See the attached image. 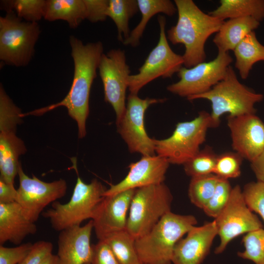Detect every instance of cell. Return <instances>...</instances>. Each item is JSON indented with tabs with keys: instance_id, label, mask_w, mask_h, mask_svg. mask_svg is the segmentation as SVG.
Returning <instances> with one entry per match:
<instances>
[{
	"instance_id": "1",
	"label": "cell",
	"mask_w": 264,
	"mask_h": 264,
	"mask_svg": "<svg viewBox=\"0 0 264 264\" xmlns=\"http://www.w3.org/2000/svg\"><path fill=\"white\" fill-rule=\"evenodd\" d=\"M69 42L74 70L72 83L67 94L57 103L23 113L22 116L40 115L59 107H65L68 115L77 122L78 136L82 138L86 134V122L89 113V94L104 53L103 45L100 41L84 44L73 35L70 36Z\"/></svg>"
},
{
	"instance_id": "2",
	"label": "cell",
	"mask_w": 264,
	"mask_h": 264,
	"mask_svg": "<svg viewBox=\"0 0 264 264\" xmlns=\"http://www.w3.org/2000/svg\"><path fill=\"white\" fill-rule=\"evenodd\" d=\"M174 2L177 21L166 36L173 44L184 45L183 65L190 68L205 61V43L218 32L224 21L203 12L192 0H175Z\"/></svg>"
},
{
	"instance_id": "3",
	"label": "cell",
	"mask_w": 264,
	"mask_h": 264,
	"mask_svg": "<svg viewBox=\"0 0 264 264\" xmlns=\"http://www.w3.org/2000/svg\"><path fill=\"white\" fill-rule=\"evenodd\" d=\"M197 224L193 215L167 213L148 233L135 240L142 264H171L176 244Z\"/></svg>"
},
{
	"instance_id": "4",
	"label": "cell",
	"mask_w": 264,
	"mask_h": 264,
	"mask_svg": "<svg viewBox=\"0 0 264 264\" xmlns=\"http://www.w3.org/2000/svg\"><path fill=\"white\" fill-rule=\"evenodd\" d=\"M264 96L256 93L242 84L230 66L224 78L208 91L188 99H206L211 103L210 113L212 128L220 124V118L225 113L229 117L255 114V104L262 101Z\"/></svg>"
},
{
	"instance_id": "5",
	"label": "cell",
	"mask_w": 264,
	"mask_h": 264,
	"mask_svg": "<svg viewBox=\"0 0 264 264\" xmlns=\"http://www.w3.org/2000/svg\"><path fill=\"white\" fill-rule=\"evenodd\" d=\"M107 190L97 179L87 184L78 175L69 201L64 204L53 202L51 208L44 211L42 216L49 219L52 227L57 231L80 225L83 221L92 219Z\"/></svg>"
},
{
	"instance_id": "6",
	"label": "cell",
	"mask_w": 264,
	"mask_h": 264,
	"mask_svg": "<svg viewBox=\"0 0 264 264\" xmlns=\"http://www.w3.org/2000/svg\"><path fill=\"white\" fill-rule=\"evenodd\" d=\"M172 200V194L164 183L136 189L126 230L135 240L145 235L171 212Z\"/></svg>"
},
{
	"instance_id": "7",
	"label": "cell",
	"mask_w": 264,
	"mask_h": 264,
	"mask_svg": "<svg viewBox=\"0 0 264 264\" xmlns=\"http://www.w3.org/2000/svg\"><path fill=\"white\" fill-rule=\"evenodd\" d=\"M212 128L210 113L202 110L194 119L178 123L172 134L163 139H154L155 154L170 164H184L200 150L207 131Z\"/></svg>"
},
{
	"instance_id": "8",
	"label": "cell",
	"mask_w": 264,
	"mask_h": 264,
	"mask_svg": "<svg viewBox=\"0 0 264 264\" xmlns=\"http://www.w3.org/2000/svg\"><path fill=\"white\" fill-rule=\"evenodd\" d=\"M41 33L38 22H23L13 11L0 17V60L17 67L27 66Z\"/></svg>"
},
{
	"instance_id": "9",
	"label": "cell",
	"mask_w": 264,
	"mask_h": 264,
	"mask_svg": "<svg viewBox=\"0 0 264 264\" xmlns=\"http://www.w3.org/2000/svg\"><path fill=\"white\" fill-rule=\"evenodd\" d=\"M21 110L0 87V178L14 186L18 175L19 156L26 151L25 146L16 134L22 116Z\"/></svg>"
},
{
	"instance_id": "10",
	"label": "cell",
	"mask_w": 264,
	"mask_h": 264,
	"mask_svg": "<svg viewBox=\"0 0 264 264\" xmlns=\"http://www.w3.org/2000/svg\"><path fill=\"white\" fill-rule=\"evenodd\" d=\"M158 22L160 33L157 44L150 52L138 73L129 77L128 88L131 94H137L143 87L157 78L172 77L184 64L182 55L176 53L169 45L165 33V17L159 15Z\"/></svg>"
},
{
	"instance_id": "11",
	"label": "cell",
	"mask_w": 264,
	"mask_h": 264,
	"mask_svg": "<svg viewBox=\"0 0 264 264\" xmlns=\"http://www.w3.org/2000/svg\"><path fill=\"white\" fill-rule=\"evenodd\" d=\"M233 62L228 52L218 53L213 60L202 62L187 68L182 67L177 73L179 80L167 86L170 92L189 98L205 93L224 77Z\"/></svg>"
},
{
	"instance_id": "12",
	"label": "cell",
	"mask_w": 264,
	"mask_h": 264,
	"mask_svg": "<svg viewBox=\"0 0 264 264\" xmlns=\"http://www.w3.org/2000/svg\"><path fill=\"white\" fill-rule=\"evenodd\" d=\"M214 220L220 238V243L215 251L217 254L222 253L237 237L262 227L259 219L246 204L239 185L232 188L227 204Z\"/></svg>"
},
{
	"instance_id": "13",
	"label": "cell",
	"mask_w": 264,
	"mask_h": 264,
	"mask_svg": "<svg viewBox=\"0 0 264 264\" xmlns=\"http://www.w3.org/2000/svg\"><path fill=\"white\" fill-rule=\"evenodd\" d=\"M125 113L116 124L118 132L126 143L129 151L142 156L155 155L154 139L150 138L145 130V113L152 105L162 103L165 99L139 98L130 93L128 97Z\"/></svg>"
},
{
	"instance_id": "14",
	"label": "cell",
	"mask_w": 264,
	"mask_h": 264,
	"mask_svg": "<svg viewBox=\"0 0 264 264\" xmlns=\"http://www.w3.org/2000/svg\"><path fill=\"white\" fill-rule=\"evenodd\" d=\"M18 175L20 186L17 189L16 201L21 207L24 216L35 222L44 209L50 203L65 196L66 182L60 178L51 182L41 180L34 175L29 177L20 163Z\"/></svg>"
},
{
	"instance_id": "15",
	"label": "cell",
	"mask_w": 264,
	"mask_h": 264,
	"mask_svg": "<svg viewBox=\"0 0 264 264\" xmlns=\"http://www.w3.org/2000/svg\"><path fill=\"white\" fill-rule=\"evenodd\" d=\"M98 69L104 87L105 101L114 109L117 123L126 110V93L131 75L124 50L112 49L103 53Z\"/></svg>"
},
{
	"instance_id": "16",
	"label": "cell",
	"mask_w": 264,
	"mask_h": 264,
	"mask_svg": "<svg viewBox=\"0 0 264 264\" xmlns=\"http://www.w3.org/2000/svg\"><path fill=\"white\" fill-rule=\"evenodd\" d=\"M135 189L104 196L91 219L99 241L126 229L128 214Z\"/></svg>"
},
{
	"instance_id": "17",
	"label": "cell",
	"mask_w": 264,
	"mask_h": 264,
	"mask_svg": "<svg viewBox=\"0 0 264 264\" xmlns=\"http://www.w3.org/2000/svg\"><path fill=\"white\" fill-rule=\"evenodd\" d=\"M232 146L243 159L252 162L264 150V123L255 114L228 117Z\"/></svg>"
},
{
	"instance_id": "18",
	"label": "cell",
	"mask_w": 264,
	"mask_h": 264,
	"mask_svg": "<svg viewBox=\"0 0 264 264\" xmlns=\"http://www.w3.org/2000/svg\"><path fill=\"white\" fill-rule=\"evenodd\" d=\"M170 163L157 155L142 156L131 163L127 176L118 183L111 185L104 196H110L131 189L163 183Z\"/></svg>"
},
{
	"instance_id": "19",
	"label": "cell",
	"mask_w": 264,
	"mask_h": 264,
	"mask_svg": "<svg viewBox=\"0 0 264 264\" xmlns=\"http://www.w3.org/2000/svg\"><path fill=\"white\" fill-rule=\"evenodd\" d=\"M176 244L172 257L173 264H201L208 254L218 235L215 220L200 226H195Z\"/></svg>"
},
{
	"instance_id": "20",
	"label": "cell",
	"mask_w": 264,
	"mask_h": 264,
	"mask_svg": "<svg viewBox=\"0 0 264 264\" xmlns=\"http://www.w3.org/2000/svg\"><path fill=\"white\" fill-rule=\"evenodd\" d=\"M93 229L91 220L82 226L76 225L60 231L57 255L61 264L90 263L92 254L90 237Z\"/></svg>"
},
{
	"instance_id": "21",
	"label": "cell",
	"mask_w": 264,
	"mask_h": 264,
	"mask_svg": "<svg viewBox=\"0 0 264 264\" xmlns=\"http://www.w3.org/2000/svg\"><path fill=\"white\" fill-rule=\"evenodd\" d=\"M37 231L34 222L28 219L17 202L0 203V244L7 242L18 245Z\"/></svg>"
},
{
	"instance_id": "22",
	"label": "cell",
	"mask_w": 264,
	"mask_h": 264,
	"mask_svg": "<svg viewBox=\"0 0 264 264\" xmlns=\"http://www.w3.org/2000/svg\"><path fill=\"white\" fill-rule=\"evenodd\" d=\"M259 25L260 22L251 17L233 18L224 21L213 39L218 53L233 51L242 39L254 31Z\"/></svg>"
},
{
	"instance_id": "23",
	"label": "cell",
	"mask_w": 264,
	"mask_h": 264,
	"mask_svg": "<svg viewBox=\"0 0 264 264\" xmlns=\"http://www.w3.org/2000/svg\"><path fill=\"white\" fill-rule=\"evenodd\" d=\"M87 16L85 0H47L44 18L49 22L66 21L74 29L87 19Z\"/></svg>"
},
{
	"instance_id": "24",
	"label": "cell",
	"mask_w": 264,
	"mask_h": 264,
	"mask_svg": "<svg viewBox=\"0 0 264 264\" xmlns=\"http://www.w3.org/2000/svg\"><path fill=\"white\" fill-rule=\"evenodd\" d=\"M141 19L130 32L128 38L122 42L125 45L136 47L139 44L146 26L149 20L155 15L163 13L169 16L177 11L176 5L170 0H137Z\"/></svg>"
},
{
	"instance_id": "25",
	"label": "cell",
	"mask_w": 264,
	"mask_h": 264,
	"mask_svg": "<svg viewBox=\"0 0 264 264\" xmlns=\"http://www.w3.org/2000/svg\"><path fill=\"white\" fill-rule=\"evenodd\" d=\"M220 5L209 14L224 20L251 17L259 22L264 19V0H221Z\"/></svg>"
},
{
	"instance_id": "26",
	"label": "cell",
	"mask_w": 264,
	"mask_h": 264,
	"mask_svg": "<svg viewBox=\"0 0 264 264\" xmlns=\"http://www.w3.org/2000/svg\"><path fill=\"white\" fill-rule=\"evenodd\" d=\"M235 66L241 77L246 79L253 66L264 61V45L258 40L254 31L247 34L233 50Z\"/></svg>"
},
{
	"instance_id": "27",
	"label": "cell",
	"mask_w": 264,
	"mask_h": 264,
	"mask_svg": "<svg viewBox=\"0 0 264 264\" xmlns=\"http://www.w3.org/2000/svg\"><path fill=\"white\" fill-rule=\"evenodd\" d=\"M138 11L136 0H109L107 16L115 23L120 42L129 36V21Z\"/></svg>"
},
{
	"instance_id": "28",
	"label": "cell",
	"mask_w": 264,
	"mask_h": 264,
	"mask_svg": "<svg viewBox=\"0 0 264 264\" xmlns=\"http://www.w3.org/2000/svg\"><path fill=\"white\" fill-rule=\"evenodd\" d=\"M135 239L126 230L103 240L110 247L119 264H142L137 253Z\"/></svg>"
},
{
	"instance_id": "29",
	"label": "cell",
	"mask_w": 264,
	"mask_h": 264,
	"mask_svg": "<svg viewBox=\"0 0 264 264\" xmlns=\"http://www.w3.org/2000/svg\"><path fill=\"white\" fill-rule=\"evenodd\" d=\"M46 3V0L0 1L2 9L6 12L13 11L19 18L31 22H37L42 18H44Z\"/></svg>"
},
{
	"instance_id": "30",
	"label": "cell",
	"mask_w": 264,
	"mask_h": 264,
	"mask_svg": "<svg viewBox=\"0 0 264 264\" xmlns=\"http://www.w3.org/2000/svg\"><path fill=\"white\" fill-rule=\"evenodd\" d=\"M220 178L214 174L191 177L188 188L191 202L203 209L214 194Z\"/></svg>"
},
{
	"instance_id": "31",
	"label": "cell",
	"mask_w": 264,
	"mask_h": 264,
	"mask_svg": "<svg viewBox=\"0 0 264 264\" xmlns=\"http://www.w3.org/2000/svg\"><path fill=\"white\" fill-rule=\"evenodd\" d=\"M217 157L212 149L206 147L183 164L184 171L191 177L213 174Z\"/></svg>"
},
{
	"instance_id": "32",
	"label": "cell",
	"mask_w": 264,
	"mask_h": 264,
	"mask_svg": "<svg viewBox=\"0 0 264 264\" xmlns=\"http://www.w3.org/2000/svg\"><path fill=\"white\" fill-rule=\"evenodd\" d=\"M244 250L238 255L256 264L264 260V230L260 228L246 234L242 239Z\"/></svg>"
},
{
	"instance_id": "33",
	"label": "cell",
	"mask_w": 264,
	"mask_h": 264,
	"mask_svg": "<svg viewBox=\"0 0 264 264\" xmlns=\"http://www.w3.org/2000/svg\"><path fill=\"white\" fill-rule=\"evenodd\" d=\"M232 189L228 179L220 178L214 194L202 209L206 215L216 218L227 204Z\"/></svg>"
},
{
	"instance_id": "34",
	"label": "cell",
	"mask_w": 264,
	"mask_h": 264,
	"mask_svg": "<svg viewBox=\"0 0 264 264\" xmlns=\"http://www.w3.org/2000/svg\"><path fill=\"white\" fill-rule=\"evenodd\" d=\"M243 159L236 152H226L218 155L213 174L226 179L238 177L241 175Z\"/></svg>"
},
{
	"instance_id": "35",
	"label": "cell",
	"mask_w": 264,
	"mask_h": 264,
	"mask_svg": "<svg viewBox=\"0 0 264 264\" xmlns=\"http://www.w3.org/2000/svg\"><path fill=\"white\" fill-rule=\"evenodd\" d=\"M246 204L264 221V182L257 181L247 184L242 191Z\"/></svg>"
},
{
	"instance_id": "36",
	"label": "cell",
	"mask_w": 264,
	"mask_h": 264,
	"mask_svg": "<svg viewBox=\"0 0 264 264\" xmlns=\"http://www.w3.org/2000/svg\"><path fill=\"white\" fill-rule=\"evenodd\" d=\"M33 244L27 242L14 247L0 245V264H18L31 251Z\"/></svg>"
},
{
	"instance_id": "37",
	"label": "cell",
	"mask_w": 264,
	"mask_h": 264,
	"mask_svg": "<svg viewBox=\"0 0 264 264\" xmlns=\"http://www.w3.org/2000/svg\"><path fill=\"white\" fill-rule=\"evenodd\" d=\"M90 264H119L110 247L104 241L92 245Z\"/></svg>"
},
{
	"instance_id": "38",
	"label": "cell",
	"mask_w": 264,
	"mask_h": 264,
	"mask_svg": "<svg viewBox=\"0 0 264 264\" xmlns=\"http://www.w3.org/2000/svg\"><path fill=\"white\" fill-rule=\"evenodd\" d=\"M53 248V244L49 242H37L33 243L28 255L18 264H39L46 256L52 253Z\"/></svg>"
},
{
	"instance_id": "39",
	"label": "cell",
	"mask_w": 264,
	"mask_h": 264,
	"mask_svg": "<svg viewBox=\"0 0 264 264\" xmlns=\"http://www.w3.org/2000/svg\"><path fill=\"white\" fill-rule=\"evenodd\" d=\"M87 8V20L91 22H103L107 16L109 0H85Z\"/></svg>"
},
{
	"instance_id": "40",
	"label": "cell",
	"mask_w": 264,
	"mask_h": 264,
	"mask_svg": "<svg viewBox=\"0 0 264 264\" xmlns=\"http://www.w3.org/2000/svg\"><path fill=\"white\" fill-rule=\"evenodd\" d=\"M17 190L14 186L7 184L0 178V203H9L16 201Z\"/></svg>"
},
{
	"instance_id": "41",
	"label": "cell",
	"mask_w": 264,
	"mask_h": 264,
	"mask_svg": "<svg viewBox=\"0 0 264 264\" xmlns=\"http://www.w3.org/2000/svg\"><path fill=\"white\" fill-rule=\"evenodd\" d=\"M251 166L258 181L264 182V150L251 162Z\"/></svg>"
},
{
	"instance_id": "42",
	"label": "cell",
	"mask_w": 264,
	"mask_h": 264,
	"mask_svg": "<svg viewBox=\"0 0 264 264\" xmlns=\"http://www.w3.org/2000/svg\"><path fill=\"white\" fill-rule=\"evenodd\" d=\"M39 264H61L57 255L51 253L46 256Z\"/></svg>"
},
{
	"instance_id": "43",
	"label": "cell",
	"mask_w": 264,
	"mask_h": 264,
	"mask_svg": "<svg viewBox=\"0 0 264 264\" xmlns=\"http://www.w3.org/2000/svg\"><path fill=\"white\" fill-rule=\"evenodd\" d=\"M257 264H264V260L262 261V262L259 263Z\"/></svg>"
},
{
	"instance_id": "44",
	"label": "cell",
	"mask_w": 264,
	"mask_h": 264,
	"mask_svg": "<svg viewBox=\"0 0 264 264\" xmlns=\"http://www.w3.org/2000/svg\"><path fill=\"white\" fill-rule=\"evenodd\" d=\"M90 264V263H88V264Z\"/></svg>"
}]
</instances>
